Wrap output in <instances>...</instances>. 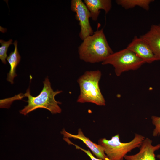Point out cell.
Returning a JSON list of instances; mask_svg holds the SVG:
<instances>
[{
	"label": "cell",
	"mask_w": 160,
	"mask_h": 160,
	"mask_svg": "<svg viewBox=\"0 0 160 160\" xmlns=\"http://www.w3.org/2000/svg\"><path fill=\"white\" fill-rule=\"evenodd\" d=\"M83 41L78 52L80 59L86 62L102 63L113 53L103 29L97 30Z\"/></svg>",
	"instance_id": "obj_1"
},
{
	"label": "cell",
	"mask_w": 160,
	"mask_h": 160,
	"mask_svg": "<svg viewBox=\"0 0 160 160\" xmlns=\"http://www.w3.org/2000/svg\"><path fill=\"white\" fill-rule=\"evenodd\" d=\"M44 87L40 93L34 97L30 94L29 88L24 95L28 97V105L20 111V114L26 115L30 112L38 108H43L49 111L52 114L59 113L62 110L59 105L61 103L55 100L56 95L62 92V91H54L52 88L51 83L48 77L43 82Z\"/></svg>",
	"instance_id": "obj_2"
},
{
	"label": "cell",
	"mask_w": 160,
	"mask_h": 160,
	"mask_svg": "<svg viewBox=\"0 0 160 160\" xmlns=\"http://www.w3.org/2000/svg\"><path fill=\"white\" fill-rule=\"evenodd\" d=\"M101 76V72L99 70L87 71L78 79L80 92L77 102L91 103L100 106L105 105L99 86Z\"/></svg>",
	"instance_id": "obj_3"
},
{
	"label": "cell",
	"mask_w": 160,
	"mask_h": 160,
	"mask_svg": "<svg viewBox=\"0 0 160 160\" xmlns=\"http://www.w3.org/2000/svg\"><path fill=\"white\" fill-rule=\"evenodd\" d=\"M145 139L141 135L135 134L131 141L122 143L120 140L119 135L117 134L109 140L105 138L100 139L99 144L103 147L107 157L111 160H122L128 153L140 147Z\"/></svg>",
	"instance_id": "obj_4"
},
{
	"label": "cell",
	"mask_w": 160,
	"mask_h": 160,
	"mask_svg": "<svg viewBox=\"0 0 160 160\" xmlns=\"http://www.w3.org/2000/svg\"><path fill=\"white\" fill-rule=\"evenodd\" d=\"M144 63L143 61L127 48L113 52L102 63L103 65H113L117 76L125 71L137 70Z\"/></svg>",
	"instance_id": "obj_5"
},
{
	"label": "cell",
	"mask_w": 160,
	"mask_h": 160,
	"mask_svg": "<svg viewBox=\"0 0 160 160\" xmlns=\"http://www.w3.org/2000/svg\"><path fill=\"white\" fill-rule=\"evenodd\" d=\"M71 9L76 13L75 17L79 22L80 27L79 36L82 40L94 32L89 21L91 18L90 13L86 5L81 0H72Z\"/></svg>",
	"instance_id": "obj_6"
},
{
	"label": "cell",
	"mask_w": 160,
	"mask_h": 160,
	"mask_svg": "<svg viewBox=\"0 0 160 160\" xmlns=\"http://www.w3.org/2000/svg\"><path fill=\"white\" fill-rule=\"evenodd\" d=\"M127 48L135 53L145 63H151L158 60L149 45L141 37L135 36Z\"/></svg>",
	"instance_id": "obj_7"
},
{
	"label": "cell",
	"mask_w": 160,
	"mask_h": 160,
	"mask_svg": "<svg viewBox=\"0 0 160 160\" xmlns=\"http://www.w3.org/2000/svg\"><path fill=\"white\" fill-rule=\"evenodd\" d=\"M152 142L148 138H145L138 153L133 155H126L124 158L126 160H156L154 152L160 148V144L153 146Z\"/></svg>",
	"instance_id": "obj_8"
},
{
	"label": "cell",
	"mask_w": 160,
	"mask_h": 160,
	"mask_svg": "<svg viewBox=\"0 0 160 160\" xmlns=\"http://www.w3.org/2000/svg\"><path fill=\"white\" fill-rule=\"evenodd\" d=\"M64 137L66 138H73L81 140L92 151L97 158L105 159L108 157L105 154L103 147L100 144L91 141L84 134L81 129H79L77 135H74L67 132L63 129L61 132Z\"/></svg>",
	"instance_id": "obj_9"
},
{
	"label": "cell",
	"mask_w": 160,
	"mask_h": 160,
	"mask_svg": "<svg viewBox=\"0 0 160 160\" xmlns=\"http://www.w3.org/2000/svg\"><path fill=\"white\" fill-rule=\"evenodd\" d=\"M140 37L148 43L158 60H160V24L152 25L149 31Z\"/></svg>",
	"instance_id": "obj_10"
},
{
	"label": "cell",
	"mask_w": 160,
	"mask_h": 160,
	"mask_svg": "<svg viewBox=\"0 0 160 160\" xmlns=\"http://www.w3.org/2000/svg\"><path fill=\"white\" fill-rule=\"evenodd\" d=\"M84 2L90 13L91 18L94 21L97 20L100 9L103 10L106 14L112 7L111 0H84Z\"/></svg>",
	"instance_id": "obj_11"
},
{
	"label": "cell",
	"mask_w": 160,
	"mask_h": 160,
	"mask_svg": "<svg viewBox=\"0 0 160 160\" xmlns=\"http://www.w3.org/2000/svg\"><path fill=\"white\" fill-rule=\"evenodd\" d=\"M13 44L15 47L14 51L10 53L7 58L10 66V71L7 74V80L11 84L14 83V79L17 76L16 73V69L21 59V57L17 49V40L15 41Z\"/></svg>",
	"instance_id": "obj_12"
},
{
	"label": "cell",
	"mask_w": 160,
	"mask_h": 160,
	"mask_svg": "<svg viewBox=\"0 0 160 160\" xmlns=\"http://www.w3.org/2000/svg\"><path fill=\"white\" fill-rule=\"evenodd\" d=\"M154 1L153 0H116V2L125 9L138 6L148 11L150 8V4Z\"/></svg>",
	"instance_id": "obj_13"
},
{
	"label": "cell",
	"mask_w": 160,
	"mask_h": 160,
	"mask_svg": "<svg viewBox=\"0 0 160 160\" xmlns=\"http://www.w3.org/2000/svg\"><path fill=\"white\" fill-rule=\"evenodd\" d=\"M12 39L7 41H5L2 39L0 40V43L1 45L0 47V59L4 64H6L7 63L6 59L7 58V52L9 46L12 44Z\"/></svg>",
	"instance_id": "obj_14"
},
{
	"label": "cell",
	"mask_w": 160,
	"mask_h": 160,
	"mask_svg": "<svg viewBox=\"0 0 160 160\" xmlns=\"http://www.w3.org/2000/svg\"><path fill=\"white\" fill-rule=\"evenodd\" d=\"M65 140L68 144H72L74 145L76 149H80L85 152L90 158L91 160H111L108 157L105 159H101L95 157L91 153L89 150H86L83 149L77 145L73 143L68 138H64Z\"/></svg>",
	"instance_id": "obj_15"
},
{
	"label": "cell",
	"mask_w": 160,
	"mask_h": 160,
	"mask_svg": "<svg viewBox=\"0 0 160 160\" xmlns=\"http://www.w3.org/2000/svg\"><path fill=\"white\" fill-rule=\"evenodd\" d=\"M152 122L155 126L153 133V136H156L160 135V117L155 116H152L151 117Z\"/></svg>",
	"instance_id": "obj_16"
},
{
	"label": "cell",
	"mask_w": 160,
	"mask_h": 160,
	"mask_svg": "<svg viewBox=\"0 0 160 160\" xmlns=\"http://www.w3.org/2000/svg\"><path fill=\"white\" fill-rule=\"evenodd\" d=\"M156 157L160 160V154H158L156 156Z\"/></svg>",
	"instance_id": "obj_17"
},
{
	"label": "cell",
	"mask_w": 160,
	"mask_h": 160,
	"mask_svg": "<svg viewBox=\"0 0 160 160\" xmlns=\"http://www.w3.org/2000/svg\"></svg>",
	"instance_id": "obj_18"
}]
</instances>
